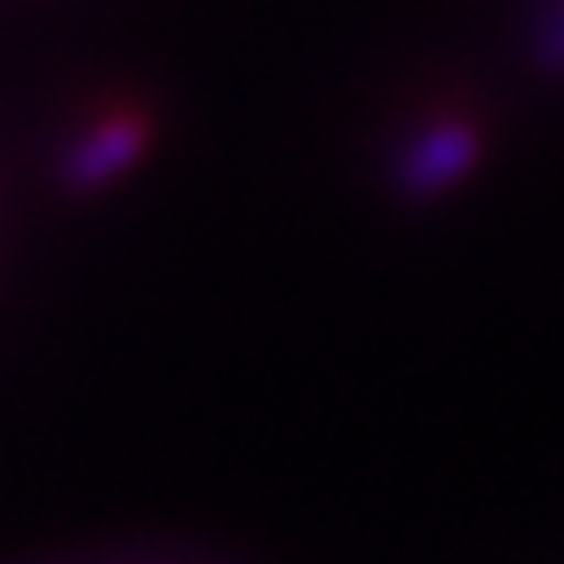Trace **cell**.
I'll list each match as a JSON object with an SVG mask.
<instances>
[{
  "label": "cell",
  "mask_w": 564,
  "mask_h": 564,
  "mask_svg": "<svg viewBox=\"0 0 564 564\" xmlns=\"http://www.w3.org/2000/svg\"><path fill=\"white\" fill-rule=\"evenodd\" d=\"M148 148H152L148 116H138V111L107 116L72 138V148L63 152V165H58V183L76 196H94V192L111 187L116 178H124L148 156Z\"/></svg>",
  "instance_id": "obj_1"
},
{
  "label": "cell",
  "mask_w": 564,
  "mask_h": 564,
  "mask_svg": "<svg viewBox=\"0 0 564 564\" xmlns=\"http://www.w3.org/2000/svg\"><path fill=\"white\" fill-rule=\"evenodd\" d=\"M480 161V133L463 120H441L413 133L395 156V192L409 200H436L449 187H458L471 165Z\"/></svg>",
  "instance_id": "obj_2"
},
{
  "label": "cell",
  "mask_w": 564,
  "mask_h": 564,
  "mask_svg": "<svg viewBox=\"0 0 564 564\" xmlns=\"http://www.w3.org/2000/svg\"><path fill=\"white\" fill-rule=\"evenodd\" d=\"M533 58L546 72H564V0H546L533 28Z\"/></svg>",
  "instance_id": "obj_3"
}]
</instances>
